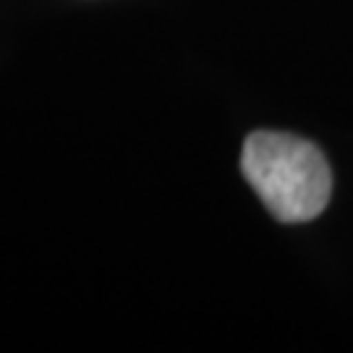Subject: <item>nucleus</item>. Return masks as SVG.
I'll list each match as a JSON object with an SVG mask.
<instances>
[{"label": "nucleus", "instance_id": "nucleus-1", "mask_svg": "<svg viewBox=\"0 0 353 353\" xmlns=\"http://www.w3.org/2000/svg\"><path fill=\"white\" fill-rule=\"evenodd\" d=\"M241 170L280 223H309L332 194V173L312 141L280 131H254L243 144Z\"/></svg>", "mask_w": 353, "mask_h": 353}]
</instances>
